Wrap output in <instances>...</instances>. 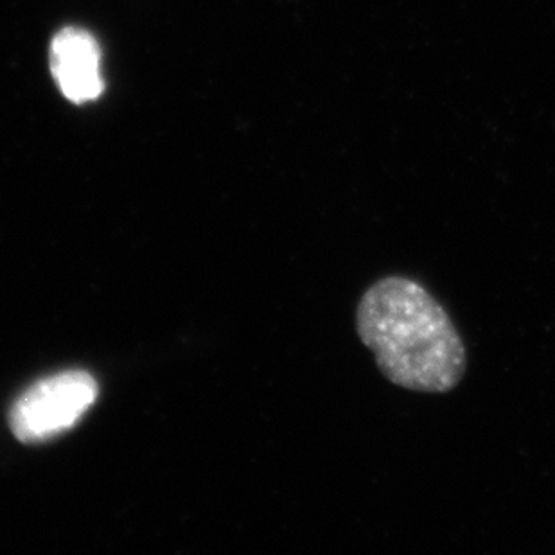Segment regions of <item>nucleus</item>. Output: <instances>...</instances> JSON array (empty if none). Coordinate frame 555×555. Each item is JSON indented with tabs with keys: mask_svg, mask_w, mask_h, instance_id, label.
Listing matches in <instances>:
<instances>
[{
	"mask_svg": "<svg viewBox=\"0 0 555 555\" xmlns=\"http://www.w3.org/2000/svg\"><path fill=\"white\" fill-rule=\"evenodd\" d=\"M98 399V383L83 371L62 372L27 388L10 414L22 442H42L70 430Z\"/></svg>",
	"mask_w": 555,
	"mask_h": 555,
	"instance_id": "f03ea898",
	"label": "nucleus"
},
{
	"mask_svg": "<svg viewBox=\"0 0 555 555\" xmlns=\"http://www.w3.org/2000/svg\"><path fill=\"white\" fill-rule=\"evenodd\" d=\"M51 67L63 94L73 103H87L103 92L100 48L83 29L67 27L56 35Z\"/></svg>",
	"mask_w": 555,
	"mask_h": 555,
	"instance_id": "7ed1b4c3",
	"label": "nucleus"
},
{
	"mask_svg": "<svg viewBox=\"0 0 555 555\" xmlns=\"http://www.w3.org/2000/svg\"><path fill=\"white\" fill-rule=\"evenodd\" d=\"M357 333L396 387L448 393L464 379V340L420 281L388 275L372 283L358 302Z\"/></svg>",
	"mask_w": 555,
	"mask_h": 555,
	"instance_id": "f257e3e1",
	"label": "nucleus"
}]
</instances>
